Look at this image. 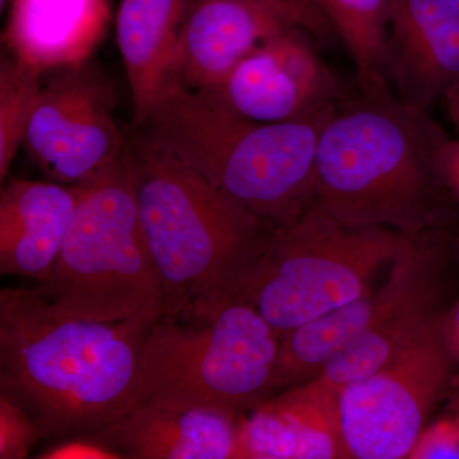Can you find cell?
<instances>
[{
  "instance_id": "cell-25",
  "label": "cell",
  "mask_w": 459,
  "mask_h": 459,
  "mask_svg": "<svg viewBox=\"0 0 459 459\" xmlns=\"http://www.w3.org/2000/svg\"><path fill=\"white\" fill-rule=\"evenodd\" d=\"M39 458L44 459H122L119 453L107 446L95 435L68 437L54 444Z\"/></svg>"
},
{
  "instance_id": "cell-26",
  "label": "cell",
  "mask_w": 459,
  "mask_h": 459,
  "mask_svg": "<svg viewBox=\"0 0 459 459\" xmlns=\"http://www.w3.org/2000/svg\"><path fill=\"white\" fill-rule=\"evenodd\" d=\"M437 177L444 188L459 202V140L446 137L437 155Z\"/></svg>"
},
{
  "instance_id": "cell-10",
  "label": "cell",
  "mask_w": 459,
  "mask_h": 459,
  "mask_svg": "<svg viewBox=\"0 0 459 459\" xmlns=\"http://www.w3.org/2000/svg\"><path fill=\"white\" fill-rule=\"evenodd\" d=\"M309 32L292 27L256 48L219 84L201 93L258 122H296L331 114L347 98Z\"/></svg>"
},
{
  "instance_id": "cell-14",
  "label": "cell",
  "mask_w": 459,
  "mask_h": 459,
  "mask_svg": "<svg viewBox=\"0 0 459 459\" xmlns=\"http://www.w3.org/2000/svg\"><path fill=\"white\" fill-rule=\"evenodd\" d=\"M243 459H350L340 392L314 379L273 394L241 419Z\"/></svg>"
},
{
  "instance_id": "cell-13",
  "label": "cell",
  "mask_w": 459,
  "mask_h": 459,
  "mask_svg": "<svg viewBox=\"0 0 459 459\" xmlns=\"http://www.w3.org/2000/svg\"><path fill=\"white\" fill-rule=\"evenodd\" d=\"M388 74L398 96L424 111L459 83V0H395Z\"/></svg>"
},
{
  "instance_id": "cell-20",
  "label": "cell",
  "mask_w": 459,
  "mask_h": 459,
  "mask_svg": "<svg viewBox=\"0 0 459 459\" xmlns=\"http://www.w3.org/2000/svg\"><path fill=\"white\" fill-rule=\"evenodd\" d=\"M349 50L360 89L388 87L389 29L395 0H316Z\"/></svg>"
},
{
  "instance_id": "cell-17",
  "label": "cell",
  "mask_w": 459,
  "mask_h": 459,
  "mask_svg": "<svg viewBox=\"0 0 459 459\" xmlns=\"http://www.w3.org/2000/svg\"><path fill=\"white\" fill-rule=\"evenodd\" d=\"M3 41L11 56L44 75L83 65L110 20L108 0H11Z\"/></svg>"
},
{
  "instance_id": "cell-28",
  "label": "cell",
  "mask_w": 459,
  "mask_h": 459,
  "mask_svg": "<svg viewBox=\"0 0 459 459\" xmlns=\"http://www.w3.org/2000/svg\"><path fill=\"white\" fill-rule=\"evenodd\" d=\"M444 107H446V114L453 126L459 132V83L451 87L442 98Z\"/></svg>"
},
{
  "instance_id": "cell-15",
  "label": "cell",
  "mask_w": 459,
  "mask_h": 459,
  "mask_svg": "<svg viewBox=\"0 0 459 459\" xmlns=\"http://www.w3.org/2000/svg\"><path fill=\"white\" fill-rule=\"evenodd\" d=\"M241 419L216 410L135 404L93 435L122 458L243 459Z\"/></svg>"
},
{
  "instance_id": "cell-4",
  "label": "cell",
  "mask_w": 459,
  "mask_h": 459,
  "mask_svg": "<svg viewBox=\"0 0 459 459\" xmlns=\"http://www.w3.org/2000/svg\"><path fill=\"white\" fill-rule=\"evenodd\" d=\"M329 115L258 122L229 113L201 93L166 90L132 129L280 230L314 204L316 144Z\"/></svg>"
},
{
  "instance_id": "cell-29",
  "label": "cell",
  "mask_w": 459,
  "mask_h": 459,
  "mask_svg": "<svg viewBox=\"0 0 459 459\" xmlns=\"http://www.w3.org/2000/svg\"><path fill=\"white\" fill-rule=\"evenodd\" d=\"M11 0H2V4H4V3H9Z\"/></svg>"
},
{
  "instance_id": "cell-23",
  "label": "cell",
  "mask_w": 459,
  "mask_h": 459,
  "mask_svg": "<svg viewBox=\"0 0 459 459\" xmlns=\"http://www.w3.org/2000/svg\"><path fill=\"white\" fill-rule=\"evenodd\" d=\"M41 435L31 415L21 404L0 394V458H27Z\"/></svg>"
},
{
  "instance_id": "cell-16",
  "label": "cell",
  "mask_w": 459,
  "mask_h": 459,
  "mask_svg": "<svg viewBox=\"0 0 459 459\" xmlns=\"http://www.w3.org/2000/svg\"><path fill=\"white\" fill-rule=\"evenodd\" d=\"M77 204L74 186L5 180L0 193V272L44 282L50 276Z\"/></svg>"
},
{
  "instance_id": "cell-8",
  "label": "cell",
  "mask_w": 459,
  "mask_h": 459,
  "mask_svg": "<svg viewBox=\"0 0 459 459\" xmlns=\"http://www.w3.org/2000/svg\"><path fill=\"white\" fill-rule=\"evenodd\" d=\"M455 367L435 314L394 359L341 389L350 459H409L451 388Z\"/></svg>"
},
{
  "instance_id": "cell-9",
  "label": "cell",
  "mask_w": 459,
  "mask_h": 459,
  "mask_svg": "<svg viewBox=\"0 0 459 459\" xmlns=\"http://www.w3.org/2000/svg\"><path fill=\"white\" fill-rule=\"evenodd\" d=\"M48 74L22 148L48 180L74 186L117 161L128 135L114 117L113 86L89 63Z\"/></svg>"
},
{
  "instance_id": "cell-22",
  "label": "cell",
  "mask_w": 459,
  "mask_h": 459,
  "mask_svg": "<svg viewBox=\"0 0 459 459\" xmlns=\"http://www.w3.org/2000/svg\"><path fill=\"white\" fill-rule=\"evenodd\" d=\"M409 459H459V385L442 413L429 422Z\"/></svg>"
},
{
  "instance_id": "cell-19",
  "label": "cell",
  "mask_w": 459,
  "mask_h": 459,
  "mask_svg": "<svg viewBox=\"0 0 459 459\" xmlns=\"http://www.w3.org/2000/svg\"><path fill=\"white\" fill-rule=\"evenodd\" d=\"M439 287L425 290L389 314L336 356L316 379L341 392L344 386L382 368L394 359L435 316Z\"/></svg>"
},
{
  "instance_id": "cell-12",
  "label": "cell",
  "mask_w": 459,
  "mask_h": 459,
  "mask_svg": "<svg viewBox=\"0 0 459 459\" xmlns=\"http://www.w3.org/2000/svg\"><path fill=\"white\" fill-rule=\"evenodd\" d=\"M292 27L299 26L247 0H190L162 92L212 89L263 42Z\"/></svg>"
},
{
  "instance_id": "cell-5",
  "label": "cell",
  "mask_w": 459,
  "mask_h": 459,
  "mask_svg": "<svg viewBox=\"0 0 459 459\" xmlns=\"http://www.w3.org/2000/svg\"><path fill=\"white\" fill-rule=\"evenodd\" d=\"M280 340L258 310L240 300L205 318L162 316L142 347L131 407L247 415L274 394Z\"/></svg>"
},
{
  "instance_id": "cell-21",
  "label": "cell",
  "mask_w": 459,
  "mask_h": 459,
  "mask_svg": "<svg viewBox=\"0 0 459 459\" xmlns=\"http://www.w3.org/2000/svg\"><path fill=\"white\" fill-rule=\"evenodd\" d=\"M44 75L16 57H3L0 65V180L8 179L18 150L22 148L27 126Z\"/></svg>"
},
{
  "instance_id": "cell-30",
  "label": "cell",
  "mask_w": 459,
  "mask_h": 459,
  "mask_svg": "<svg viewBox=\"0 0 459 459\" xmlns=\"http://www.w3.org/2000/svg\"><path fill=\"white\" fill-rule=\"evenodd\" d=\"M458 249H459V241H458Z\"/></svg>"
},
{
  "instance_id": "cell-7",
  "label": "cell",
  "mask_w": 459,
  "mask_h": 459,
  "mask_svg": "<svg viewBox=\"0 0 459 459\" xmlns=\"http://www.w3.org/2000/svg\"><path fill=\"white\" fill-rule=\"evenodd\" d=\"M411 238L383 226L346 225L312 205L292 225L274 230L234 300L252 305L286 333L369 292L377 272Z\"/></svg>"
},
{
  "instance_id": "cell-18",
  "label": "cell",
  "mask_w": 459,
  "mask_h": 459,
  "mask_svg": "<svg viewBox=\"0 0 459 459\" xmlns=\"http://www.w3.org/2000/svg\"><path fill=\"white\" fill-rule=\"evenodd\" d=\"M190 0H122L115 20L137 128L155 108Z\"/></svg>"
},
{
  "instance_id": "cell-6",
  "label": "cell",
  "mask_w": 459,
  "mask_h": 459,
  "mask_svg": "<svg viewBox=\"0 0 459 459\" xmlns=\"http://www.w3.org/2000/svg\"><path fill=\"white\" fill-rule=\"evenodd\" d=\"M74 186L77 204L65 244L50 276L33 290L57 309L82 318L164 316L161 280L142 231L126 150Z\"/></svg>"
},
{
  "instance_id": "cell-27",
  "label": "cell",
  "mask_w": 459,
  "mask_h": 459,
  "mask_svg": "<svg viewBox=\"0 0 459 459\" xmlns=\"http://www.w3.org/2000/svg\"><path fill=\"white\" fill-rule=\"evenodd\" d=\"M440 325L446 347L455 367L459 368V301L452 307L451 312L440 316Z\"/></svg>"
},
{
  "instance_id": "cell-3",
  "label": "cell",
  "mask_w": 459,
  "mask_h": 459,
  "mask_svg": "<svg viewBox=\"0 0 459 459\" xmlns=\"http://www.w3.org/2000/svg\"><path fill=\"white\" fill-rule=\"evenodd\" d=\"M126 152L164 316H212L234 300L273 228L133 129Z\"/></svg>"
},
{
  "instance_id": "cell-24",
  "label": "cell",
  "mask_w": 459,
  "mask_h": 459,
  "mask_svg": "<svg viewBox=\"0 0 459 459\" xmlns=\"http://www.w3.org/2000/svg\"><path fill=\"white\" fill-rule=\"evenodd\" d=\"M282 14L296 26L301 27L318 42L328 41L336 35L316 0H247Z\"/></svg>"
},
{
  "instance_id": "cell-11",
  "label": "cell",
  "mask_w": 459,
  "mask_h": 459,
  "mask_svg": "<svg viewBox=\"0 0 459 459\" xmlns=\"http://www.w3.org/2000/svg\"><path fill=\"white\" fill-rule=\"evenodd\" d=\"M442 249L422 237L411 238L392 263L382 289L281 334L274 394L319 376L336 356L413 296L439 285Z\"/></svg>"
},
{
  "instance_id": "cell-1",
  "label": "cell",
  "mask_w": 459,
  "mask_h": 459,
  "mask_svg": "<svg viewBox=\"0 0 459 459\" xmlns=\"http://www.w3.org/2000/svg\"><path fill=\"white\" fill-rule=\"evenodd\" d=\"M161 313L82 318L33 289L0 291V394L23 407L42 440L93 435L131 407L142 347Z\"/></svg>"
},
{
  "instance_id": "cell-2",
  "label": "cell",
  "mask_w": 459,
  "mask_h": 459,
  "mask_svg": "<svg viewBox=\"0 0 459 459\" xmlns=\"http://www.w3.org/2000/svg\"><path fill=\"white\" fill-rule=\"evenodd\" d=\"M323 123L314 204L350 226L420 238L443 221L449 195L437 177L446 133L388 87L360 89Z\"/></svg>"
}]
</instances>
